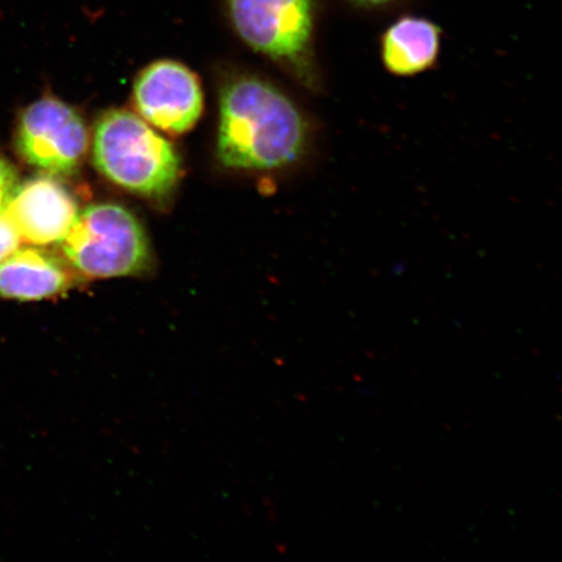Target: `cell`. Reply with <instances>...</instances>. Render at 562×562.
<instances>
[{
    "label": "cell",
    "mask_w": 562,
    "mask_h": 562,
    "mask_svg": "<svg viewBox=\"0 0 562 562\" xmlns=\"http://www.w3.org/2000/svg\"><path fill=\"white\" fill-rule=\"evenodd\" d=\"M307 125L290 98L257 77H240L221 95L217 156L241 170H277L305 151Z\"/></svg>",
    "instance_id": "6da1fadb"
},
{
    "label": "cell",
    "mask_w": 562,
    "mask_h": 562,
    "mask_svg": "<svg viewBox=\"0 0 562 562\" xmlns=\"http://www.w3.org/2000/svg\"><path fill=\"white\" fill-rule=\"evenodd\" d=\"M93 161L97 170L116 186L149 199H164L180 175L173 146L125 110L105 112L98 121Z\"/></svg>",
    "instance_id": "7a4b0ae2"
},
{
    "label": "cell",
    "mask_w": 562,
    "mask_h": 562,
    "mask_svg": "<svg viewBox=\"0 0 562 562\" xmlns=\"http://www.w3.org/2000/svg\"><path fill=\"white\" fill-rule=\"evenodd\" d=\"M60 245L69 266L88 279L136 277L151 265L143 226L130 210L114 203L77 214Z\"/></svg>",
    "instance_id": "3957f363"
},
{
    "label": "cell",
    "mask_w": 562,
    "mask_h": 562,
    "mask_svg": "<svg viewBox=\"0 0 562 562\" xmlns=\"http://www.w3.org/2000/svg\"><path fill=\"white\" fill-rule=\"evenodd\" d=\"M227 16L252 50L312 82L316 0H224Z\"/></svg>",
    "instance_id": "277c9868"
},
{
    "label": "cell",
    "mask_w": 562,
    "mask_h": 562,
    "mask_svg": "<svg viewBox=\"0 0 562 562\" xmlns=\"http://www.w3.org/2000/svg\"><path fill=\"white\" fill-rule=\"evenodd\" d=\"M88 144L82 117L56 98H42L19 117L16 150L37 170L55 176L74 173L86 157Z\"/></svg>",
    "instance_id": "5b68a950"
},
{
    "label": "cell",
    "mask_w": 562,
    "mask_h": 562,
    "mask_svg": "<svg viewBox=\"0 0 562 562\" xmlns=\"http://www.w3.org/2000/svg\"><path fill=\"white\" fill-rule=\"evenodd\" d=\"M135 103L147 123L171 135H181L199 121L203 94L191 69L178 61L160 60L137 77Z\"/></svg>",
    "instance_id": "8992f818"
},
{
    "label": "cell",
    "mask_w": 562,
    "mask_h": 562,
    "mask_svg": "<svg viewBox=\"0 0 562 562\" xmlns=\"http://www.w3.org/2000/svg\"><path fill=\"white\" fill-rule=\"evenodd\" d=\"M5 211L21 240L37 246L60 243L79 214L74 195L53 178L19 186Z\"/></svg>",
    "instance_id": "52a82bcc"
},
{
    "label": "cell",
    "mask_w": 562,
    "mask_h": 562,
    "mask_svg": "<svg viewBox=\"0 0 562 562\" xmlns=\"http://www.w3.org/2000/svg\"><path fill=\"white\" fill-rule=\"evenodd\" d=\"M66 259L40 248L16 249L0 262V299L35 302L60 296L76 285Z\"/></svg>",
    "instance_id": "ba28073f"
},
{
    "label": "cell",
    "mask_w": 562,
    "mask_h": 562,
    "mask_svg": "<svg viewBox=\"0 0 562 562\" xmlns=\"http://www.w3.org/2000/svg\"><path fill=\"white\" fill-rule=\"evenodd\" d=\"M440 27L432 21L405 16L393 23L382 38V58L396 76H414L430 69L440 52Z\"/></svg>",
    "instance_id": "9c48e42d"
},
{
    "label": "cell",
    "mask_w": 562,
    "mask_h": 562,
    "mask_svg": "<svg viewBox=\"0 0 562 562\" xmlns=\"http://www.w3.org/2000/svg\"><path fill=\"white\" fill-rule=\"evenodd\" d=\"M19 187V176L11 161L0 154V211L10 205Z\"/></svg>",
    "instance_id": "30bf717a"
},
{
    "label": "cell",
    "mask_w": 562,
    "mask_h": 562,
    "mask_svg": "<svg viewBox=\"0 0 562 562\" xmlns=\"http://www.w3.org/2000/svg\"><path fill=\"white\" fill-rule=\"evenodd\" d=\"M21 237L7 211H0V262L19 249Z\"/></svg>",
    "instance_id": "8fae6325"
},
{
    "label": "cell",
    "mask_w": 562,
    "mask_h": 562,
    "mask_svg": "<svg viewBox=\"0 0 562 562\" xmlns=\"http://www.w3.org/2000/svg\"><path fill=\"white\" fill-rule=\"evenodd\" d=\"M351 2L362 7H381L395 2V0H351Z\"/></svg>",
    "instance_id": "7c38bea8"
}]
</instances>
